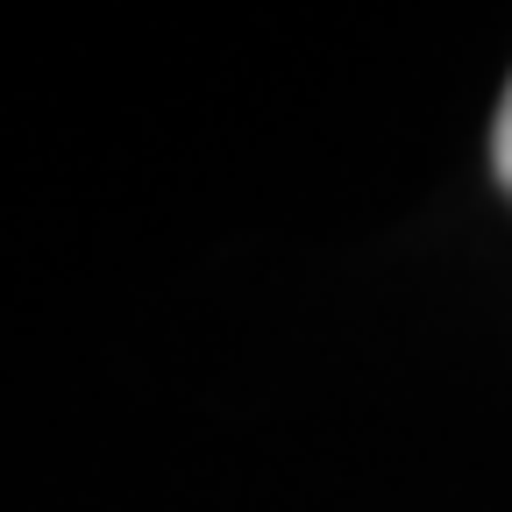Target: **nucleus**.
I'll use <instances>...</instances> for the list:
<instances>
[{
  "mask_svg": "<svg viewBox=\"0 0 512 512\" xmlns=\"http://www.w3.org/2000/svg\"><path fill=\"white\" fill-rule=\"evenodd\" d=\"M491 171L512 192V86H505V107H498V128H491Z\"/></svg>",
  "mask_w": 512,
  "mask_h": 512,
  "instance_id": "f257e3e1",
  "label": "nucleus"
}]
</instances>
